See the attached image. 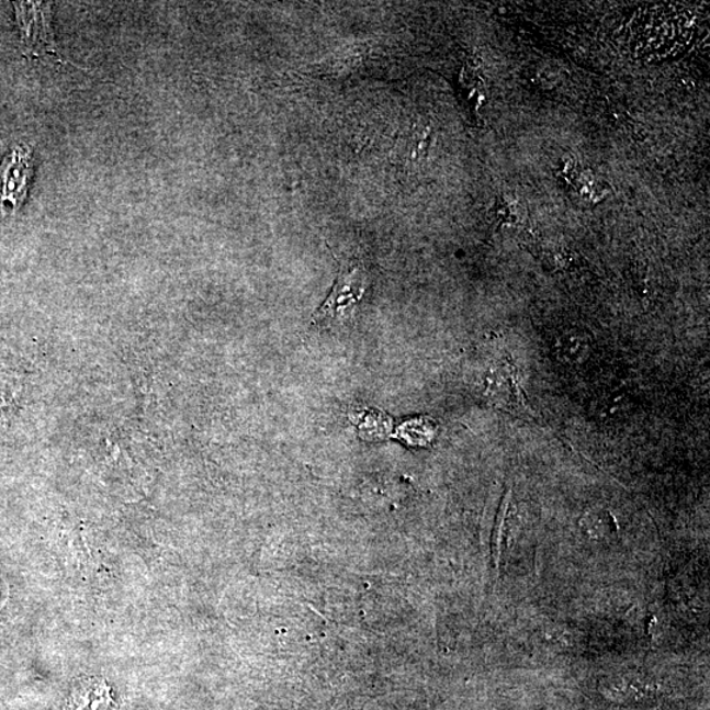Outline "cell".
<instances>
[{
	"instance_id": "cell-5",
	"label": "cell",
	"mask_w": 710,
	"mask_h": 710,
	"mask_svg": "<svg viewBox=\"0 0 710 710\" xmlns=\"http://www.w3.org/2000/svg\"><path fill=\"white\" fill-rule=\"evenodd\" d=\"M593 349L589 331L573 328L565 331L555 342V354L561 362L575 364L586 361Z\"/></svg>"
},
{
	"instance_id": "cell-3",
	"label": "cell",
	"mask_w": 710,
	"mask_h": 710,
	"mask_svg": "<svg viewBox=\"0 0 710 710\" xmlns=\"http://www.w3.org/2000/svg\"><path fill=\"white\" fill-rule=\"evenodd\" d=\"M33 172L32 151L18 146L0 166V201L16 211L23 204Z\"/></svg>"
},
{
	"instance_id": "cell-1",
	"label": "cell",
	"mask_w": 710,
	"mask_h": 710,
	"mask_svg": "<svg viewBox=\"0 0 710 710\" xmlns=\"http://www.w3.org/2000/svg\"><path fill=\"white\" fill-rule=\"evenodd\" d=\"M694 31L692 13L683 7H649L630 22L628 42L636 56L665 58L685 49Z\"/></svg>"
},
{
	"instance_id": "cell-2",
	"label": "cell",
	"mask_w": 710,
	"mask_h": 710,
	"mask_svg": "<svg viewBox=\"0 0 710 710\" xmlns=\"http://www.w3.org/2000/svg\"><path fill=\"white\" fill-rule=\"evenodd\" d=\"M364 291H367V277L360 267H356L338 278L334 290L327 301L316 312L314 317L315 324L334 325L342 323L354 314L357 304L362 301Z\"/></svg>"
},
{
	"instance_id": "cell-4",
	"label": "cell",
	"mask_w": 710,
	"mask_h": 710,
	"mask_svg": "<svg viewBox=\"0 0 710 710\" xmlns=\"http://www.w3.org/2000/svg\"><path fill=\"white\" fill-rule=\"evenodd\" d=\"M26 5L29 7H18L20 10L19 22L20 26H22L25 48L32 55H50L57 57L59 63H64L55 44V40H53L50 5L43 3Z\"/></svg>"
}]
</instances>
